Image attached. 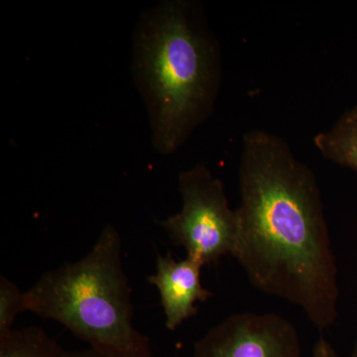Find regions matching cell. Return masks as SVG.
Segmentation results:
<instances>
[{
	"label": "cell",
	"instance_id": "cell-1",
	"mask_svg": "<svg viewBox=\"0 0 357 357\" xmlns=\"http://www.w3.org/2000/svg\"><path fill=\"white\" fill-rule=\"evenodd\" d=\"M239 236L232 257L251 285L301 307L319 332L338 316L337 268L316 175L279 136L244 134Z\"/></svg>",
	"mask_w": 357,
	"mask_h": 357
},
{
	"label": "cell",
	"instance_id": "cell-2",
	"mask_svg": "<svg viewBox=\"0 0 357 357\" xmlns=\"http://www.w3.org/2000/svg\"><path fill=\"white\" fill-rule=\"evenodd\" d=\"M132 73L155 150L175 153L213 114L222 84L220 44L201 4L165 0L143 13L133 35Z\"/></svg>",
	"mask_w": 357,
	"mask_h": 357
},
{
	"label": "cell",
	"instance_id": "cell-3",
	"mask_svg": "<svg viewBox=\"0 0 357 357\" xmlns=\"http://www.w3.org/2000/svg\"><path fill=\"white\" fill-rule=\"evenodd\" d=\"M23 311L65 326L91 349L117 357H152L149 338L133 325L121 238L107 225L91 250L42 275L23 296Z\"/></svg>",
	"mask_w": 357,
	"mask_h": 357
},
{
	"label": "cell",
	"instance_id": "cell-4",
	"mask_svg": "<svg viewBox=\"0 0 357 357\" xmlns=\"http://www.w3.org/2000/svg\"><path fill=\"white\" fill-rule=\"evenodd\" d=\"M178 191L182 210L159 222L171 241L204 267L234 255L239 236L238 213L230 208L222 180L199 164L180 173Z\"/></svg>",
	"mask_w": 357,
	"mask_h": 357
},
{
	"label": "cell",
	"instance_id": "cell-5",
	"mask_svg": "<svg viewBox=\"0 0 357 357\" xmlns=\"http://www.w3.org/2000/svg\"><path fill=\"white\" fill-rule=\"evenodd\" d=\"M297 330L271 312L234 314L213 326L194 347L192 357H300Z\"/></svg>",
	"mask_w": 357,
	"mask_h": 357
},
{
	"label": "cell",
	"instance_id": "cell-6",
	"mask_svg": "<svg viewBox=\"0 0 357 357\" xmlns=\"http://www.w3.org/2000/svg\"><path fill=\"white\" fill-rule=\"evenodd\" d=\"M203 267L189 257L177 261L171 253L157 258L156 272L148 281L158 289L168 330L175 331L197 314V302L213 297V293L202 285Z\"/></svg>",
	"mask_w": 357,
	"mask_h": 357
},
{
	"label": "cell",
	"instance_id": "cell-7",
	"mask_svg": "<svg viewBox=\"0 0 357 357\" xmlns=\"http://www.w3.org/2000/svg\"><path fill=\"white\" fill-rule=\"evenodd\" d=\"M314 144L324 158L357 172V107L347 110L332 128L317 134Z\"/></svg>",
	"mask_w": 357,
	"mask_h": 357
},
{
	"label": "cell",
	"instance_id": "cell-8",
	"mask_svg": "<svg viewBox=\"0 0 357 357\" xmlns=\"http://www.w3.org/2000/svg\"><path fill=\"white\" fill-rule=\"evenodd\" d=\"M0 357H69V352L42 328L29 326L0 333Z\"/></svg>",
	"mask_w": 357,
	"mask_h": 357
},
{
	"label": "cell",
	"instance_id": "cell-9",
	"mask_svg": "<svg viewBox=\"0 0 357 357\" xmlns=\"http://www.w3.org/2000/svg\"><path fill=\"white\" fill-rule=\"evenodd\" d=\"M23 296L17 286L0 277V333L13 330L16 317L23 311Z\"/></svg>",
	"mask_w": 357,
	"mask_h": 357
},
{
	"label": "cell",
	"instance_id": "cell-10",
	"mask_svg": "<svg viewBox=\"0 0 357 357\" xmlns=\"http://www.w3.org/2000/svg\"><path fill=\"white\" fill-rule=\"evenodd\" d=\"M312 357H340L324 335L319 337L312 349Z\"/></svg>",
	"mask_w": 357,
	"mask_h": 357
},
{
	"label": "cell",
	"instance_id": "cell-11",
	"mask_svg": "<svg viewBox=\"0 0 357 357\" xmlns=\"http://www.w3.org/2000/svg\"><path fill=\"white\" fill-rule=\"evenodd\" d=\"M69 357H117L105 352L96 351V349H89L81 351L69 352Z\"/></svg>",
	"mask_w": 357,
	"mask_h": 357
},
{
	"label": "cell",
	"instance_id": "cell-12",
	"mask_svg": "<svg viewBox=\"0 0 357 357\" xmlns=\"http://www.w3.org/2000/svg\"><path fill=\"white\" fill-rule=\"evenodd\" d=\"M352 357H357V340L356 344H354V352H352Z\"/></svg>",
	"mask_w": 357,
	"mask_h": 357
},
{
	"label": "cell",
	"instance_id": "cell-13",
	"mask_svg": "<svg viewBox=\"0 0 357 357\" xmlns=\"http://www.w3.org/2000/svg\"><path fill=\"white\" fill-rule=\"evenodd\" d=\"M178 354H176V356H175V357H178Z\"/></svg>",
	"mask_w": 357,
	"mask_h": 357
}]
</instances>
